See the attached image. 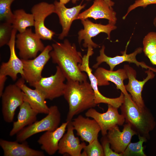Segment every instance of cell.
<instances>
[{"label":"cell","instance_id":"cell-1","mask_svg":"<svg viewBox=\"0 0 156 156\" xmlns=\"http://www.w3.org/2000/svg\"><path fill=\"white\" fill-rule=\"evenodd\" d=\"M52 46L53 49L50 55L52 62L57 65L67 80L80 82L87 81V74L81 72L78 67L79 64L82 62L83 57L75 44H71L65 39L63 42H56Z\"/></svg>","mask_w":156,"mask_h":156},{"label":"cell","instance_id":"cell-2","mask_svg":"<svg viewBox=\"0 0 156 156\" xmlns=\"http://www.w3.org/2000/svg\"><path fill=\"white\" fill-rule=\"evenodd\" d=\"M63 94L69 105L66 121L72 120L75 115L95 107L94 91L87 80L83 82L67 80Z\"/></svg>","mask_w":156,"mask_h":156},{"label":"cell","instance_id":"cell-3","mask_svg":"<svg viewBox=\"0 0 156 156\" xmlns=\"http://www.w3.org/2000/svg\"><path fill=\"white\" fill-rule=\"evenodd\" d=\"M121 114L126 123L129 124L137 135L150 138L149 133L155 128L156 122L150 111L146 106H138L130 94L124 95V101L120 107Z\"/></svg>","mask_w":156,"mask_h":156},{"label":"cell","instance_id":"cell-4","mask_svg":"<svg viewBox=\"0 0 156 156\" xmlns=\"http://www.w3.org/2000/svg\"><path fill=\"white\" fill-rule=\"evenodd\" d=\"M61 117V114L57 106H51L49 107V112L46 116L25 127L18 132L16 134V141L22 142L38 133L54 131L59 127Z\"/></svg>","mask_w":156,"mask_h":156},{"label":"cell","instance_id":"cell-5","mask_svg":"<svg viewBox=\"0 0 156 156\" xmlns=\"http://www.w3.org/2000/svg\"><path fill=\"white\" fill-rule=\"evenodd\" d=\"M66 79L62 72L57 66L55 74L47 77H42L30 86L40 91L46 99L52 100L63 95L66 86L64 83Z\"/></svg>","mask_w":156,"mask_h":156},{"label":"cell","instance_id":"cell-6","mask_svg":"<svg viewBox=\"0 0 156 156\" xmlns=\"http://www.w3.org/2000/svg\"><path fill=\"white\" fill-rule=\"evenodd\" d=\"M16 38V47L19 50V55L21 59L34 58L38 52H42L45 48L41 39L33 32L31 28H27L24 32L18 33Z\"/></svg>","mask_w":156,"mask_h":156},{"label":"cell","instance_id":"cell-7","mask_svg":"<svg viewBox=\"0 0 156 156\" xmlns=\"http://www.w3.org/2000/svg\"><path fill=\"white\" fill-rule=\"evenodd\" d=\"M53 49L50 45H47L37 56L33 59H21L23 65V78L30 86L39 81L42 77L44 68L51 58L50 53Z\"/></svg>","mask_w":156,"mask_h":156},{"label":"cell","instance_id":"cell-8","mask_svg":"<svg viewBox=\"0 0 156 156\" xmlns=\"http://www.w3.org/2000/svg\"><path fill=\"white\" fill-rule=\"evenodd\" d=\"M1 97L4 120L11 123L13 121L16 109L24 102L23 92L15 84H10L5 88Z\"/></svg>","mask_w":156,"mask_h":156},{"label":"cell","instance_id":"cell-9","mask_svg":"<svg viewBox=\"0 0 156 156\" xmlns=\"http://www.w3.org/2000/svg\"><path fill=\"white\" fill-rule=\"evenodd\" d=\"M118 108L108 105L107 111L103 113L97 112L93 108H90L86 112V116L94 119L98 123L103 136L106 135L108 131L117 125H124L125 122L124 117L120 114Z\"/></svg>","mask_w":156,"mask_h":156},{"label":"cell","instance_id":"cell-10","mask_svg":"<svg viewBox=\"0 0 156 156\" xmlns=\"http://www.w3.org/2000/svg\"><path fill=\"white\" fill-rule=\"evenodd\" d=\"M31 12L34 20L35 33L41 39L52 40L55 33L46 27L44 21L48 16L55 13L54 4L42 2L34 5Z\"/></svg>","mask_w":156,"mask_h":156},{"label":"cell","instance_id":"cell-11","mask_svg":"<svg viewBox=\"0 0 156 156\" xmlns=\"http://www.w3.org/2000/svg\"><path fill=\"white\" fill-rule=\"evenodd\" d=\"M105 47L102 45L100 50V55L96 58V63L94 64L92 67L96 69L102 63L105 62L109 66L110 70H113L117 65L125 62L135 64L137 66H140L142 68L150 69L156 74V68L147 65L144 62L138 61L136 59V56L140 53L143 51V48L139 47L137 48L133 53L129 54L126 53V48L125 51L121 52V55H116L112 57L107 56L105 53Z\"/></svg>","mask_w":156,"mask_h":156},{"label":"cell","instance_id":"cell-12","mask_svg":"<svg viewBox=\"0 0 156 156\" xmlns=\"http://www.w3.org/2000/svg\"><path fill=\"white\" fill-rule=\"evenodd\" d=\"M84 29L78 32V42L80 44L82 40H84L83 46L85 48L91 46L96 48L99 45L94 42L92 38L101 33H105L107 35V39L110 40L111 32L116 29L117 26L115 25L109 23L106 25L100 23H93L88 18L81 20Z\"/></svg>","mask_w":156,"mask_h":156},{"label":"cell","instance_id":"cell-13","mask_svg":"<svg viewBox=\"0 0 156 156\" xmlns=\"http://www.w3.org/2000/svg\"><path fill=\"white\" fill-rule=\"evenodd\" d=\"M123 68L126 71L129 79L128 84L125 85L126 90L129 93L133 100L138 106L141 107H144L145 105L142 97V91L146 83L154 77V72L148 69L146 71V77L142 81H140L136 79V72L133 68L129 65L125 64Z\"/></svg>","mask_w":156,"mask_h":156},{"label":"cell","instance_id":"cell-14","mask_svg":"<svg viewBox=\"0 0 156 156\" xmlns=\"http://www.w3.org/2000/svg\"><path fill=\"white\" fill-rule=\"evenodd\" d=\"M17 30L13 28L11 38L7 45L10 50V56L7 62H3L0 68V76L10 77L13 81L17 78L18 74L23 77V65L21 59L17 56L16 52L15 45Z\"/></svg>","mask_w":156,"mask_h":156},{"label":"cell","instance_id":"cell-15","mask_svg":"<svg viewBox=\"0 0 156 156\" xmlns=\"http://www.w3.org/2000/svg\"><path fill=\"white\" fill-rule=\"evenodd\" d=\"M135 135L137 133L130 125L126 123L123 125L122 131L117 125L109 130L106 136L111 148L117 153H122L131 142L133 136Z\"/></svg>","mask_w":156,"mask_h":156},{"label":"cell","instance_id":"cell-16","mask_svg":"<svg viewBox=\"0 0 156 156\" xmlns=\"http://www.w3.org/2000/svg\"><path fill=\"white\" fill-rule=\"evenodd\" d=\"M55 13L59 19L60 23L62 27V31L59 34L58 39L63 40L67 36L73 22L76 20L81 10L86 5V4L81 5V4L72 8L66 7L65 4L57 1H54Z\"/></svg>","mask_w":156,"mask_h":156},{"label":"cell","instance_id":"cell-17","mask_svg":"<svg viewBox=\"0 0 156 156\" xmlns=\"http://www.w3.org/2000/svg\"><path fill=\"white\" fill-rule=\"evenodd\" d=\"M94 75L96 77L98 86L109 85V81L114 83L116 88L120 90L124 95H127L123 83V81L128 79L126 71L124 68L119 69L116 71L108 70L102 67H98Z\"/></svg>","mask_w":156,"mask_h":156},{"label":"cell","instance_id":"cell-18","mask_svg":"<svg viewBox=\"0 0 156 156\" xmlns=\"http://www.w3.org/2000/svg\"><path fill=\"white\" fill-rule=\"evenodd\" d=\"M25 80L21 77L15 83L23 92L24 101L28 103L31 107L38 114H48L49 111L46 104V99L43 94L38 90L31 89L25 83Z\"/></svg>","mask_w":156,"mask_h":156},{"label":"cell","instance_id":"cell-19","mask_svg":"<svg viewBox=\"0 0 156 156\" xmlns=\"http://www.w3.org/2000/svg\"><path fill=\"white\" fill-rule=\"evenodd\" d=\"M92 18L96 20L105 18L109 21V23L115 25L117 18L116 13L112 7L103 0H95L93 4L89 8L79 13L76 20H81Z\"/></svg>","mask_w":156,"mask_h":156},{"label":"cell","instance_id":"cell-20","mask_svg":"<svg viewBox=\"0 0 156 156\" xmlns=\"http://www.w3.org/2000/svg\"><path fill=\"white\" fill-rule=\"evenodd\" d=\"M71 122L77 135L80 137L82 141L89 144L98 138L101 128L94 119H90L88 117L85 118L80 115Z\"/></svg>","mask_w":156,"mask_h":156},{"label":"cell","instance_id":"cell-21","mask_svg":"<svg viewBox=\"0 0 156 156\" xmlns=\"http://www.w3.org/2000/svg\"><path fill=\"white\" fill-rule=\"evenodd\" d=\"M71 121H69L66 133L60 140L58 151L61 154H68L71 156H81V151L86 146L84 142L80 143L78 137H76Z\"/></svg>","mask_w":156,"mask_h":156},{"label":"cell","instance_id":"cell-22","mask_svg":"<svg viewBox=\"0 0 156 156\" xmlns=\"http://www.w3.org/2000/svg\"><path fill=\"white\" fill-rule=\"evenodd\" d=\"M69 121L62 123L54 131H46L37 141L41 148L48 155H53L58 151L59 142L64 134Z\"/></svg>","mask_w":156,"mask_h":156},{"label":"cell","instance_id":"cell-23","mask_svg":"<svg viewBox=\"0 0 156 156\" xmlns=\"http://www.w3.org/2000/svg\"><path fill=\"white\" fill-rule=\"evenodd\" d=\"M17 141H9L0 139V146L3 151L4 156H44L41 151L29 147L26 141L19 143Z\"/></svg>","mask_w":156,"mask_h":156},{"label":"cell","instance_id":"cell-24","mask_svg":"<svg viewBox=\"0 0 156 156\" xmlns=\"http://www.w3.org/2000/svg\"><path fill=\"white\" fill-rule=\"evenodd\" d=\"M19 108L17 120L13 122L12 128L10 132V136L16 134L26 126L31 125L37 120L38 113L28 103L24 101Z\"/></svg>","mask_w":156,"mask_h":156},{"label":"cell","instance_id":"cell-25","mask_svg":"<svg viewBox=\"0 0 156 156\" xmlns=\"http://www.w3.org/2000/svg\"><path fill=\"white\" fill-rule=\"evenodd\" d=\"M87 52L82 58L81 64H78V67L81 72H85L87 74L90 81V84L94 92L95 103L97 105L100 103H105L107 100V97L104 96L99 92L98 88L97 79L92 73V69L89 66V58L94 53L93 48L90 46L88 47Z\"/></svg>","mask_w":156,"mask_h":156},{"label":"cell","instance_id":"cell-26","mask_svg":"<svg viewBox=\"0 0 156 156\" xmlns=\"http://www.w3.org/2000/svg\"><path fill=\"white\" fill-rule=\"evenodd\" d=\"M12 25L13 28L21 33L25 31L28 27L34 26V17L32 14L27 13L23 9L15 10Z\"/></svg>","mask_w":156,"mask_h":156},{"label":"cell","instance_id":"cell-27","mask_svg":"<svg viewBox=\"0 0 156 156\" xmlns=\"http://www.w3.org/2000/svg\"><path fill=\"white\" fill-rule=\"evenodd\" d=\"M139 141L136 142H130L122 153V156H146L144 152V142L147 141L145 137L138 135Z\"/></svg>","mask_w":156,"mask_h":156},{"label":"cell","instance_id":"cell-28","mask_svg":"<svg viewBox=\"0 0 156 156\" xmlns=\"http://www.w3.org/2000/svg\"><path fill=\"white\" fill-rule=\"evenodd\" d=\"M14 0H0V23L12 24L14 14L11 9V6Z\"/></svg>","mask_w":156,"mask_h":156},{"label":"cell","instance_id":"cell-29","mask_svg":"<svg viewBox=\"0 0 156 156\" xmlns=\"http://www.w3.org/2000/svg\"><path fill=\"white\" fill-rule=\"evenodd\" d=\"M143 51L147 57L156 52V32L148 33L143 40Z\"/></svg>","mask_w":156,"mask_h":156},{"label":"cell","instance_id":"cell-30","mask_svg":"<svg viewBox=\"0 0 156 156\" xmlns=\"http://www.w3.org/2000/svg\"><path fill=\"white\" fill-rule=\"evenodd\" d=\"M83 150L81 156H104L102 146L99 142L98 138L86 145Z\"/></svg>","mask_w":156,"mask_h":156},{"label":"cell","instance_id":"cell-31","mask_svg":"<svg viewBox=\"0 0 156 156\" xmlns=\"http://www.w3.org/2000/svg\"><path fill=\"white\" fill-rule=\"evenodd\" d=\"M13 28L12 24L0 23V47L7 44L11 38Z\"/></svg>","mask_w":156,"mask_h":156},{"label":"cell","instance_id":"cell-32","mask_svg":"<svg viewBox=\"0 0 156 156\" xmlns=\"http://www.w3.org/2000/svg\"><path fill=\"white\" fill-rule=\"evenodd\" d=\"M153 4H156V0H136L129 7L126 14L123 16L122 19L125 20L131 11L138 7H142L144 8L150 5Z\"/></svg>","mask_w":156,"mask_h":156},{"label":"cell","instance_id":"cell-33","mask_svg":"<svg viewBox=\"0 0 156 156\" xmlns=\"http://www.w3.org/2000/svg\"><path fill=\"white\" fill-rule=\"evenodd\" d=\"M101 142L104 156H122V153H117L111 148L106 135L103 136L101 139Z\"/></svg>","mask_w":156,"mask_h":156},{"label":"cell","instance_id":"cell-34","mask_svg":"<svg viewBox=\"0 0 156 156\" xmlns=\"http://www.w3.org/2000/svg\"><path fill=\"white\" fill-rule=\"evenodd\" d=\"M7 77L0 76V96L2 95L4 91V88Z\"/></svg>","mask_w":156,"mask_h":156},{"label":"cell","instance_id":"cell-35","mask_svg":"<svg viewBox=\"0 0 156 156\" xmlns=\"http://www.w3.org/2000/svg\"><path fill=\"white\" fill-rule=\"evenodd\" d=\"M148 57L153 64L156 65V52Z\"/></svg>","mask_w":156,"mask_h":156},{"label":"cell","instance_id":"cell-36","mask_svg":"<svg viewBox=\"0 0 156 156\" xmlns=\"http://www.w3.org/2000/svg\"><path fill=\"white\" fill-rule=\"evenodd\" d=\"M86 1H90L92 0H86ZM105 2H106L110 7H112L114 6L115 3L114 2L112 1L111 0H103Z\"/></svg>","mask_w":156,"mask_h":156},{"label":"cell","instance_id":"cell-37","mask_svg":"<svg viewBox=\"0 0 156 156\" xmlns=\"http://www.w3.org/2000/svg\"><path fill=\"white\" fill-rule=\"evenodd\" d=\"M70 0H60L59 2L61 3L66 4L68 3Z\"/></svg>","mask_w":156,"mask_h":156},{"label":"cell","instance_id":"cell-38","mask_svg":"<svg viewBox=\"0 0 156 156\" xmlns=\"http://www.w3.org/2000/svg\"><path fill=\"white\" fill-rule=\"evenodd\" d=\"M153 24L154 26L156 27V16L154 19L153 21Z\"/></svg>","mask_w":156,"mask_h":156},{"label":"cell","instance_id":"cell-39","mask_svg":"<svg viewBox=\"0 0 156 156\" xmlns=\"http://www.w3.org/2000/svg\"><path fill=\"white\" fill-rule=\"evenodd\" d=\"M79 0H72V2L73 4L75 3L77 1H79Z\"/></svg>","mask_w":156,"mask_h":156}]
</instances>
